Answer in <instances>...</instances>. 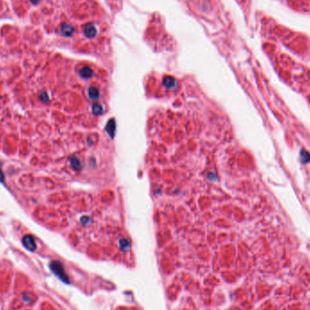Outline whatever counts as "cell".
<instances>
[{"mask_svg":"<svg viewBox=\"0 0 310 310\" xmlns=\"http://www.w3.org/2000/svg\"><path fill=\"white\" fill-rule=\"evenodd\" d=\"M51 267H52L53 271H54V273H55L62 280H64V282H68V281H69L67 276L65 275V273H64V271L63 266H62V265H61L59 262H53V263L51 264Z\"/></svg>","mask_w":310,"mask_h":310,"instance_id":"1","label":"cell"},{"mask_svg":"<svg viewBox=\"0 0 310 310\" xmlns=\"http://www.w3.org/2000/svg\"><path fill=\"white\" fill-rule=\"evenodd\" d=\"M23 244H24V246H25L26 249H28L31 250V251H34V250L36 249V248H37L36 241H35L34 238H33L32 236H30V235H26V236L24 237V239H23Z\"/></svg>","mask_w":310,"mask_h":310,"instance_id":"2","label":"cell"}]
</instances>
